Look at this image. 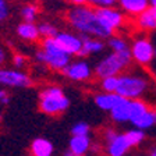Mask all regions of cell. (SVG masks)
<instances>
[{
	"instance_id": "1",
	"label": "cell",
	"mask_w": 156,
	"mask_h": 156,
	"mask_svg": "<svg viewBox=\"0 0 156 156\" xmlns=\"http://www.w3.org/2000/svg\"><path fill=\"white\" fill-rule=\"evenodd\" d=\"M66 20L74 31L81 35L94 36L98 39H109L113 36V31L102 24L96 14V10L89 4L84 6H73L66 14Z\"/></svg>"
},
{
	"instance_id": "2",
	"label": "cell",
	"mask_w": 156,
	"mask_h": 156,
	"mask_svg": "<svg viewBox=\"0 0 156 156\" xmlns=\"http://www.w3.org/2000/svg\"><path fill=\"white\" fill-rule=\"evenodd\" d=\"M70 106V99L57 85L45 87L39 94V110L48 116H58Z\"/></svg>"
},
{
	"instance_id": "3",
	"label": "cell",
	"mask_w": 156,
	"mask_h": 156,
	"mask_svg": "<svg viewBox=\"0 0 156 156\" xmlns=\"http://www.w3.org/2000/svg\"><path fill=\"white\" fill-rule=\"evenodd\" d=\"M133 63V56L130 50L121 53H113L107 55L95 67V75L98 78H107V77H119L123 74Z\"/></svg>"
},
{
	"instance_id": "4",
	"label": "cell",
	"mask_w": 156,
	"mask_h": 156,
	"mask_svg": "<svg viewBox=\"0 0 156 156\" xmlns=\"http://www.w3.org/2000/svg\"><path fill=\"white\" fill-rule=\"evenodd\" d=\"M149 82L144 75L134 73H123L119 75V87L116 94L128 101L140 99L148 91Z\"/></svg>"
},
{
	"instance_id": "5",
	"label": "cell",
	"mask_w": 156,
	"mask_h": 156,
	"mask_svg": "<svg viewBox=\"0 0 156 156\" xmlns=\"http://www.w3.org/2000/svg\"><path fill=\"white\" fill-rule=\"evenodd\" d=\"M130 53L133 56V62L142 67H148L156 56L155 46L151 42V39L145 35L133 39L130 45Z\"/></svg>"
},
{
	"instance_id": "6",
	"label": "cell",
	"mask_w": 156,
	"mask_h": 156,
	"mask_svg": "<svg viewBox=\"0 0 156 156\" xmlns=\"http://www.w3.org/2000/svg\"><path fill=\"white\" fill-rule=\"evenodd\" d=\"M95 10H96V14L99 17V20L102 21V24L110 31H113V32L120 31L128 23H131L128 17L117 7H106V9H95Z\"/></svg>"
},
{
	"instance_id": "7",
	"label": "cell",
	"mask_w": 156,
	"mask_h": 156,
	"mask_svg": "<svg viewBox=\"0 0 156 156\" xmlns=\"http://www.w3.org/2000/svg\"><path fill=\"white\" fill-rule=\"evenodd\" d=\"M0 85L11 88H28L32 85V78L20 70L0 68Z\"/></svg>"
},
{
	"instance_id": "8",
	"label": "cell",
	"mask_w": 156,
	"mask_h": 156,
	"mask_svg": "<svg viewBox=\"0 0 156 156\" xmlns=\"http://www.w3.org/2000/svg\"><path fill=\"white\" fill-rule=\"evenodd\" d=\"M55 41L68 56H80V53H81L82 49L81 35H74L73 32L60 31L55 36Z\"/></svg>"
},
{
	"instance_id": "9",
	"label": "cell",
	"mask_w": 156,
	"mask_h": 156,
	"mask_svg": "<svg viewBox=\"0 0 156 156\" xmlns=\"http://www.w3.org/2000/svg\"><path fill=\"white\" fill-rule=\"evenodd\" d=\"M63 74L71 80V81H88L92 77V70L91 66L84 60H77V62H71L67 67L63 70Z\"/></svg>"
},
{
	"instance_id": "10",
	"label": "cell",
	"mask_w": 156,
	"mask_h": 156,
	"mask_svg": "<svg viewBox=\"0 0 156 156\" xmlns=\"http://www.w3.org/2000/svg\"><path fill=\"white\" fill-rule=\"evenodd\" d=\"M35 58L36 62L46 64L50 70H55V71H63L68 64H70V58L71 56H53V55H48L46 52H43L42 49H39L38 52L35 53Z\"/></svg>"
},
{
	"instance_id": "11",
	"label": "cell",
	"mask_w": 156,
	"mask_h": 156,
	"mask_svg": "<svg viewBox=\"0 0 156 156\" xmlns=\"http://www.w3.org/2000/svg\"><path fill=\"white\" fill-rule=\"evenodd\" d=\"M133 27L140 32H152L156 31V7L151 6L142 14L131 20Z\"/></svg>"
},
{
	"instance_id": "12",
	"label": "cell",
	"mask_w": 156,
	"mask_h": 156,
	"mask_svg": "<svg viewBox=\"0 0 156 156\" xmlns=\"http://www.w3.org/2000/svg\"><path fill=\"white\" fill-rule=\"evenodd\" d=\"M117 6L131 21L149 9L151 3L149 0H119Z\"/></svg>"
},
{
	"instance_id": "13",
	"label": "cell",
	"mask_w": 156,
	"mask_h": 156,
	"mask_svg": "<svg viewBox=\"0 0 156 156\" xmlns=\"http://www.w3.org/2000/svg\"><path fill=\"white\" fill-rule=\"evenodd\" d=\"M131 149L130 142L127 141L126 134H117L114 140L106 144V152L109 156H126Z\"/></svg>"
},
{
	"instance_id": "14",
	"label": "cell",
	"mask_w": 156,
	"mask_h": 156,
	"mask_svg": "<svg viewBox=\"0 0 156 156\" xmlns=\"http://www.w3.org/2000/svg\"><path fill=\"white\" fill-rule=\"evenodd\" d=\"M91 138L89 135H73L68 142V151L75 156H84L91 148Z\"/></svg>"
},
{
	"instance_id": "15",
	"label": "cell",
	"mask_w": 156,
	"mask_h": 156,
	"mask_svg": "<svg viewBox=\"0 0 156 156\" xmlns=\"http://www.w3.org/2000/svg\"><path fill=\"white\" fill-rule=\"evenodd\" d=\"M123 98L117 94H110V92H101V94H96L94 98V102L99 109L106 112H110L114 106H116L119 102L121 101Z\"/></svg>"
},
{
	"instance_id": "16",
	"label": "cell",
	"mask_w": 156,
	"mask_h": 156,
	"mask_svg": "<svg viewBox=\"0 0 156 156\" xmlns=\"http://www.w3.org/2000/svg\"><path fill=\"white\" fill-rule=\"evenodd\" d=\"M109 113H110L112 120H113L114 123H126V121H130V101L126 99V98H123Z\"/></svg>"
},
{
	"instance_id": "17",
	"label": "cell",
	"mask_w": 156,
	"mask_h": 156,
	"mask_svg": "<svg viewBox=\"0 0 156 156\" xmlns=\"http://www.w3.org/2000/svg\"><path fill=\"white\" fill-rule=\"evenodd\" d=\"M17 35L28 42H36L41 39L39 28L35 23H25V21L21 23L17 27Z\"/></svg>"
},
{
	"instance_id": "18",
	"label": "cell",
	"mask_w": 156,
	"mask_h": 156,
	"mask_svg": "<svg viewBox=\"0 0 156 156\" xmlns=\"http://www.w3.org/2000/svg\"><path fill=\"white\" fill-rule=\"evenodd\" d=\"M82 39V49L80 56H89L94 53H99L105 49V43L102 39L94 38V36H87V35H81Z\"/></svg>"
},
{
	"instance_id": "19",
	"label": "cell",
	"mask_w": 156,
	"mask_h": 156,
	"mask_svg": "<svg viewBox=\"0 0 156 156\" xmlns=\"http://www.w3.org/2000/svg\"><path fill=\"white\" fill-rule=\"evenodd\" d=\"M130 123L133 124L135 128H138V130H142V131L149 130L153 126H156V109L146 110L144 114L133 119Z\"/></svg>"
},
{
	"instance_id": "20",
	"label": "cell",
	"mask_w": 156,
	"mask_h": 156,
	"mask_svg": "<svg viewBox=\"0 0 156 156\" xmlns=\"http://www.w3.org/2000/svg\"><path fill=\"white\" fill-rule=\"evenodd\" d=\"M32 156H52L53 144L46 138H35L31 144Z\"/></svg>"
},
{
	"instance_id": "21",
	"label": "cell",
	"mask_w": 156,
	"mask_h": 156,
	"mask_svg": "<svg viewBox=\"0 0 156 156\" xmlns=\"http://www.w3.org/2000/svg\"><path fill=\"white\" fill-rule=\"evenodd\" d=\"M107 45L112 49L113 53H121L126 52V50H130V43L127 42L123 36L119 35H113L107 39Z\"/></svg>"
},
{
	"instance_id": "22",
	"label": "cell",
	"mask_w": 156,
	"mask_h": 156,
	"mask_svg": "<svg viewBox=\"0 0 156 156\" xmlns=\"http://www.w3.org/2000/svg\"><path fill=\"white\" fill-rule=\"evenodd\" d=\"M151 107L148 106V103H145L141 99H134V101H130V121L135 117L144 114L146 110H149Z\"/></svg>"
},
{
	"instance_id": "23",
	"label": "cell",
	"mask_w": 156,
	"mask_h": 156,
	"mask_svg": "<svg viewBox=\"0 0 156 156\" xmlns=\"http://www.w3.org/2000/svg\"><path fill=\"white\" fill-rule=\"evenodd\" d=\"M39 6L35 3H29V4H25L21 10V17L25 23H35L36 17L39 14Z\"/></svg>"
},
{
	"instance_id": "24",
	"label": "cell",
	"mask_w": 156,
	"mask_h": 156,
	"mask_svg": "<svg viewBox=\"0 0 156 156\" xmlns=\"http://www.w3.org/2000/svg\"><path fill=\"white\" fill-rule=\"evenodd\" d=\"M124 134H126V138H127V141L130 142L131 148H133V146H138L144 140H145V131L138 130V128L128 130Z\"/></svg>"
},
{
	"instance_id": "25",
	"label": "cell",
	"mask_w": 156,
	"mask_h": 156,
	"mask_svg": "<svg viewBox=\"0 0 156 156\" xmlns=\"http://www.w3.org/2000/svg\"><path fill=\"white\" fill-rule=\"evenodd\" d=\"M117 87H119V77H107L101 80V88L103 89V92L116 94Z\"/></svg>"
},
{
	"instance_id": "26",
	"label": "cell",
	"mask_w": 156,
	"mask_h": 156,
	"mask_svg": "<svg viewBox=\"0 0 156 156\" xmlns=\"http://www.w3.org/2000/svg\"><path fill=\"white\" fill-rule=\"evenodd\" d=\"M39 28V34H41V38L46 39V38H55L57 35V28L55 25H52L50 23H42L38 25Z\"/></svg>"
},
{
	"instance_id": "27",
	"label": "cell",
	"mask_w": 156,
	"mask_h": 156,
	"mask_svg": "<svg viewBox=\"0 0 156 156\" xmlns=\"http://www.w3.org/2000/svg\"><path fill=\"white\" fill-rule=\"evenodd\" d=\"M119 0H88V4L94 9H106V7H116Z\"/></svg>"
},
{
	"instance_id": "28",
	"label": "cell",
	"mask_w": 156,
	"mask_h": 156,
	"mask_svg": "<svg viewBox=\"0 0 156 156\" xmlns=\"http://www.w3.org/2000/svg\"><path fill=\"white\" fill-rule=\"evenodd\" d=\"M89 131H91V127H89L88 123H85V121H80V123L74 124L71 128L73 135H88Z\"/></svg>"
},
{
	"instance_id": "29",
	"label": "cell",
	"mask_w": 156,
	"mask_h": 156,
	"mask_svg": "<svg viewBox=\"0 0 156 156\" xmlns=\"http://www.w3.org/2000/svg\"><path fill=\"white\" fill-rule=\"evenodd\" d=\"M9 4H7L6 0H0V23L2 21H4V20H7V17H9Z\"/></svg>"
},
{
	"instance_id": "30",
	"label": "cell",
	"mask_w": 156,
	"mask_h": 156,
	"mask_svg": "<svg viewBox=\"0 0 156 156\" xmlns=\"http://www.w3.org/2000/svg\"><path fill=\"white\" fill-rule=\"evenodd\" d=\"M27 63V57L24 55H21V53H16V55L13 56V64L16 66V67H24Z\"/></svg>"
},
{
	"instance_id": "31",
	"label": "cell",
	"mask_w": 156,
	"mask_h": 156,
	"mask_svg": "<svg viewBox=\"0 0 156 156\" xmlns=\"http://www.w3.org/2000/svg\"><path fill=\"white\" fill-rule=\"evenodd\" d=\"M117 131L116 130H113V128H107L106 131H105V141H106V144L107 142H110L112 140H114V136L117 135Z\"/></svg>"
},
{
	"instance_id": "32",
	"label": "cell",
	"mask_w": 156,
	"mask_h": 156,
	"mask_svg": "<svg viewBox=\"0 0 156 156\" xmlns=\"http://www.w3.org/2000/svg\"><path fill=\"white\" fill-rule=\"evenodd\" d=\"M10 101V96L9 94H7L4 89H0V103H3V105H7Z\"/></svg>"
},
{
	"instance_id": "33",
	"label": "cell",
	"mask_w": 156,
	"mask_h": 156,
	"mask_svg": "<svg viewBox=\"0 0 156 156\" xmlns=\"http://www.w3.org/2000/svg\"><path fill=\"white\" fill-rule=\"evenodd\" d=\"M68 3H71L73 6H84L88 4V0H67Z\"/></svg>"
},
{
	"instance_id": "34",
	"label": "cell",
	"mask_w": 156,
	"mask_h": 156,
	"mask_svg": "<svg viewBox=\"0 0 156 156\" xmlns=\"http://www.w3.org/2000/svg\"><path fill=\"white\" fill-rule=\"evenodd\" d=\"M6 58H7V53H6V50H4V49L2 48V46H0V66L4 64Z\"/></svg>"
},
{
	"instance_id": "35",
	"label": "cell",
	"mask_w": 156,
	"mask_h": 156,
	"mask_svg": "<svg viewBox=\"0 0 156 156\" xmlns=\"http://www.w3.org/2000/svg\"><path fill=\"white\" fill-rule=\"evenodd\" d=\"M64 156H75L73 152H70V151H67V152H64Z\"/></svg>"
},
{
	"instance_id": "36",
	"label": "cell",
	"mask_w": 156,
	"mask_h": 156,
	"mask_svg": "<svg viewBox=\"0 0 156 156\" xmlns=\"http://www.w3.org/2000/svg\"><path fill=\"white\" fill-rule=\"evenodd\" d=\"M149 3H151V6L156 7V0H149Z\"/></svg>"
},
{
	"instance_id": "37",
	"label": "cell",
	"mask_w": 156,
	"mask_h": 156,
	"mask_svg": "<svg viewBox=\"0 0 156 156\" xmlns=\"http://www.w3.org/2000/svg\"><path fill=\"white\" fill-rule=\"evenodd\" d=\"M149 156H156V149H152V151H151Z\"/></svg>"
},
{
	"instance_id": "38",
	"label": "cell",
	"mask_w": 156,
	"mask_h": 156,
	"mask_svg": "<svg viewBox=\"0 0 156 156\" xmlns=\"http://www.w3.org/2000/svg\"><path fill=\"white\" fill-rule=\"evenodd\" d=\"M153 78H155V80H156V73H153Z\"/></svg>"
},
{
	"instance_id": "39",
	"label": "cell",
	"mask_w": 156,
	"mask_h": 156,
	"mask_svg": "<svg viewBox=\"0 0 156 156\" xmlns=\"http://www.w3.org/2000/svg\"><path fill=\"white\" fill-rule=\"evenodd\" d=\"M36 2H41V0H36Z\"/></svg>"
},
{
	"instance_id": "40",
	"label": "cell",
	"mask_w": 156,
	"mask_h": 156,
	"mask_svg": "<svg viewBox=\"0 0 156 156\" xmlns=\"http://www.w3.org/2000/svg\"><path fill=\"white\" fill-rule=\"evenodd\" d=\"M84 156H85V155H84Z\"/></svg>"
}]
</instances>
